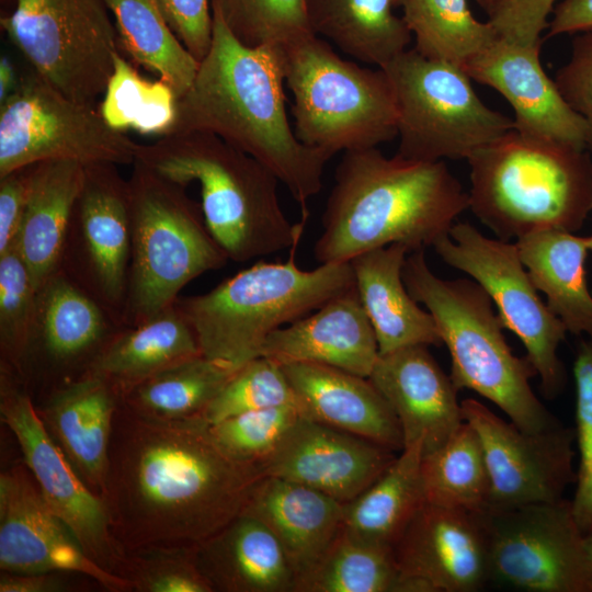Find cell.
<instances>
[{"mask_svg": "<svg viewBox=\"0 0 592 592\" xmlns=\"http://www.w3.org/2000/svg\"><path fill=\"white\" fill-rule=\"evenodd\" d=\"M114 16L118 44L147 70L182 96L193 83L200 61L172 31L155 0H103Z\"/></svg>", "mask_w": 592, "mask_h": 592, "instance_id": "obj_36", "label": "cell"}, {"mask_svg": "<svg viewBox=\"0 0 592 592\" xmlns=\"http://www.w3.org/2000/svg\"><path fill=\"white\" fill-rule=\"evenodd\" d=\"M115 439L104 500L113 525L137 544L195 546L244 509L263 476L229 456L201 415L137 413Z\"/></svg>", "mask_w": 592, "mask_h": 592, "instance_id": "obj_1", "label": "cell"}, {"mask_svg": "<svg viewBox=\"0 0 592 592\" xmlns=\"http://www.w3.org/2000/svg\"><path fill=\"white\" fill-rule=\"evenodd\" d=\"M178 96L158 79L144 78L119 53L107 83L100 113L115 130L133 129L144 135H166L177 116Z\"/></svg>", "mask_w": 592, "mask_h": 592, "instance_id": "obj_40", "label": "cell"}, {"mask_svg": "<svg viewBox=\"0 0 592 592\" xmlns=\"http://www.w3.org/2000/svg\"><path fill=\"white\" fill-rule=\"evenodd\" d=\"M296 247L286 262L259 261L177 305L202 354L236 369L261 356L266 338L355 286L350 262L300 269Z\"/></svg>", "mask_w": 592, "mask_h": 592, "instance_id": "obj_7", "label": "cell"}, {"mask_svg": "<svg viewBox=\"0 0 592 592\" xmlns=\"http://www.w3.org/2000/svg\"><path fill=\"white\" fill-rule=\"evenodd\" d=\"M468 192L444 161L386 157L378 148L343 152L314 246L320 263L349 262L401 243L433 247L468 209Z\"/></svg>", "mask_w": 592, "mask_h": 592, "instance_id": "obj_3", "label": "cell"}, {"mask_svg": "<svg viewBox=\"0 0 592 592\" xmlns=\"http://www.w3.org/2000/svg\"><path fill=\"white\" fill-rule=\"evenodd\" d=\"M282 49L294 130L304 145L332 158L397 137L396 96L382 68L340 57L317 35Z\"/></svg>", "mask_w": 592, "mask_h": 592, "instance_id": "obj_9", "label": "cell"}, {"mask_svg": "<svg viewBox=\"0 0 592 592\" xmlns=\"http://www.w3.org/2000/svg\"><path fill=\"white\" fill-rule=\"evenodd\" d=\"M409 252L407 246L392 243L349 261L379 354L410 345L442 344L432 315L418 305L405 285L402 269Z\"/></svg>", "mask_w": 592, "mask_h": 592, "instance_id": "obj_29", "label": "cell"}, {"mask_svg": "<svg viewBox=\"0 0 592 592\" xmlns=\"http://www.w3.org/2000/svg\"><path fill=\"white\" fill-rule=\"evenodd\" d=\"M585 550L588 555L590 571H591V578H592V532L585 534Z\"/></svg>", "mask_w": 592, "mask_h": 592, "instance_id": "obj_54", "label": "cell"}, {"mask_svg": "<svg viewBox=\"0 0 592 592\" xmlns=\"http://www.w3.org/2000/svg\"><path fill=\"white\" fill-rule=\"evenodd\" d=\"M555 82L566 102L583 118L585 149L592 157V31L574 37L570 57L557 70Z\"/></svg>", "mask_w": 592, "mask_h": 592, "instance_id": "obj_46", "label": "cell"}, {"mask_svg": "<svg viewBox=\"0 0 592 592\" xmlns=\"http://www.w3.org/2000/svg\"><path fill=\"white\" fill-rule=\"evenodd\" d=\"M103 0H16L1 26L43 79L94 106L114 71L118 36Z\"/></svg>", "mask_w": 592, "mask_h": 592, "instance_id": "obj_11", "label": "cell"}, {"mask_svg": "<svg viewBox=\"0 0 592 592\" xmlns=\"http://www.w3.org/2000/svg\"><path fill=\"white\" fill-rule=\"evenodd\" d=\"M20 79L12 61L8 56L0 58V104H2L18 88Z\"/></svg>", "mask_w": 592, "mask_h": 592, "instance_id": "obj_53", "label": "cell"}, {"mask_svg": "<svg viewBox=\"0 0 592 592\" xmlns=\"http://www.w3.org/2000/svg\"><path fill=\"white\" fill-rule=\"evenodd\" d=\"M132 166V254L124 327L151 319L173 305L186 284L229 260L186 186L138 160Z\"/></svg>", "mask_w": 592, "mask_h": 592, "instance_id": "obj_8", "label": "cell"}, {"mask_svg": "<svg viewBox=\"0 0 592 592\" xmlns=\"http://www.w3.org/2000/svg\"><path fill=\"white\" fill-rule=\"evenodd\" d=\"M185 48L201 61L213 38L210 0H155Z\"/></svg>", "mask_w": 592, "mask_h": 592, "instance_id": "obj_49", "label": "cell"}, {"mask_svg": "<svg viewBox=\"0 0 592 592\" xmlns=\"http://www.w3.org/2000/svg\"><path fill=\"white\" fill-rule=\"evenodd\" d=\"M138 148L94 106L69 99L34 70L0 104V177L46 160L133 164Z\"/></svg>", "mask_w": 592, "mask_h": 592, "instance_id": "obj_12", "label": "cell"}, {"mask_svg": "<svg viewBox=\"0 0 592 592\" xmlns=\"http://www.w3.org/2000/svg\"><path fill=\"white\" fill-rule=\"evenodd\" d=\"M198 355L196 337L174 303L144 323L119 329L83 375L103 379L121 397L158 372Z\"/></svg>", "mask_w": 592, "mask_h": 592, "instance_id": "obj_31", "label": "cell"}, {"mask_svg": "<svg viewBox=\"0 0 592 592\" xmlns=\"http://www.w3.org/2000/svg\"><path fill=\"white\" fill-rule=\"evenodd\" d=\"M469 209L502 240L578 231L592 212V157L515 129L473 153Z\"/></svg>", "mask_w": 592, "mask_h": 592, "instance_id": "obj_5", "label": "cell"}, {"mask_svg": "<svg viewBox=\"0 0 592 592\" xmlns=\"http://www.w3.org/2000/svg\"><path fill=\"white\" fill-rule=\"evenodd\" d=\"M447 265L466 273L489 295L504 328L526 350L546 398H555L566 383L558 348L568 332L534 286L517 247L482 235L468 221L455 223L449 235L433 246Z\"/></svg>", "mask_w": 592, "mask_h": 592, "instance_id": "obj_13", "label": "cell"}, {"mask_svg": "<svg viewBox=\"0 0 592 592\" xmlns=\"http://www.w3.org/2000/svg\"><path fill=\"white\" fill-rule=\"evenodd\" d=\"M123 326L58 270L38 288L24 380L43 364L80 377Z\"/></svg>", "mask_w": 592, "mask_h": 592, "instance_id": "obj_23", "label": "cell"}, {"mask_svg": "<svg viewBox=\"0 0 592 592\" xmlns=\"http://www.w3.org/2000/svg\"><path fill=\"white\" fill-rule=\"evenodd\" d=\"M306 5L315 35L377 68L407 50L413 37L394 13L396 0H306Z\"/></svg>", "mask_w": 592, "mask_h": 592, "instance_id": "obj_33", "label": "cell"}, {"mask_svg": "<svg viewBox=\"0 0 592 592\" xmlns=\"http://www.w3.org/2000/svg\"><path fill=\"white\" fill-rule=\"evenodd\" d=\"M551 13L546 37L592 31V0H561Z\"/></svg>", "mask_w": 592, "mask_h": 592, "instance_id": "obj_51", "label": "cell"}, {"mask_svg": "<svg viewBox=\"0 0 592 592\" xmlns=\"http://www.w3.org/2000/svg\"><path fill=\"white\" fill-rule=\"evenodd\" d=\"M189 550L213 591L294 592L296 577L278 540L244 512Z\"/></svg>", "mask_w": 592, "mask_h": 592, "instance_id": "obj_27", "label": "cell"}, {"mask_svg": "<svg viewBox=\"0 0 592 592\" xmlns=\"http://www.w3.org/2000/svg\"><path fill=\"white\" fill-rule=\"evenodd\" d=\"M543 42L521 44L498 35L462 68L471 80L504 96L513 109L517 133L585 149L583 118L566 102L540 64Z\"/></svg>", "mask_w": 592, "mask_h": 592, "instance_id": "obj_21", "label": "cell"}, {"mask_svg": "<svg viewBox=\"0 0 592 592\" xmlns=\"http://www.w3.org/2000/svg\"><path fill=\"white\" fill-rule=\"evenodd\" d=\"M0 415L14 434L25 464L50 509L70 527L86 553L112 571L118 551L104 500L94 494L35 410L26 383L0 369Z\"/></svg>", "mask_w": 592, "mask_h": 592, "instance_id": "obj_16", "label": "cell"}, {"mask_svg": "<svg viewBox=\"0 0 592 592\" xmlns=\"http://www.w3.org/2000/svg\"><path fill=\"white\" fill-rule=\"evenodd\" d=\"M242 512L261 521L273 533L297 579L317 562L342 531L344 504L310 487L262 476Z\"/></svg>", "mask_w": 592, "mask_h": 592, "instance_id": "obj_26", "label": "cell"}, {"mask_svg": "<svg viewBox=\"0 0 592 592\" xmlns=\"http://www.w3.org/2000/svg\"><path fill=\"white\" fill-rule=\"evenodd\" d=\"M477 4L482 8L486 12L491 7L493 0H475Z\"/></svg>", "mask_w": 592, "mask_h": 592, "instance_id": "obj_55", "label": "cell"}, {"mask_svg": "<svg viewBox=\"0 0 592 592\" xmlns=\"http://www.w3.org/2000/svg\"><path fill=\"white\" fill-rule=\"evenodd\" d=\"M294 592H426L403 576L390 549L364 542L342 528L327 550L295 582Z\"/></svg>", "mask_w": 592, "mask_h": 592, "instance_id": "obj_35", "label": "cell"}, {"mask_svg": "<svg viewBox=\"0 0 592 592\" xmlns=\"http://www.w3.org/2000/svg\"><path fill=\"white\" fill-rule=\"evenodd\" d=\"M296 406L282 365L259 356L240 367L202 413L209 424L248 411Z\"/></svg>", "mask_w": 592, "mask_h": 592, "instance_id": "obj_43", "label": "cell"}, {"mask_svg": "<svg viewBox=\"0 0 592 592\" xmlns=\"http://www.w3.org/2000/svg\"><path fill=\"white\" fill-rule=\"evenodd\" d=\"M522 263L568 332L592 338V294L585 278L587 238L548 229L515 241Z\"/></svg>", "mask_w": 592, "mask_h": 592, "instance_id": "obj_32", "label": "cell"}, {"mask_svg": "<svg viewBox=\"0 0 592 592\" xmlns=\"http://www.w3.org/2000/svg\"><path fill=\"white\" fill-rule=\"evenodd\" d=\"M213 38L195 79L178 99L167 134L210 133L251 156L286 186L308 217V201L322 187L325 153L304 145L285 107L280 47H248L213 11Z\"/></svg>", "mask_w": 592, "mask_h": 592, "instance_id": "obj_2", "label": "cell"}, {"mask_svg": "<svg viewBox=\"0 0 592 592\" xmlns=\"http://www.w3.org/2000/svg\"><path fill=\"white\" fill-rule=\"evenodd\" d=\"M557 0H493L486 12L498 35L521 44L545 39L548 16Z\"/></svg>", "mask_w": 592, "mask_h": 592, "instance_id": "obj_48", "label": "cell"}, {"mask_svg": "<svg viewBox=\"0 0 592 592\" xmlns=\"http://www.w3.org/2000/svg\"><path fill=\"white\" fill-rule=\"evenodd\" d=\"M368 379L394 411L401 428L403 448L420 443L423 455L431 453L464 422L458 390L428 345L379 354Z\"/></svg>", "mask_w": 592, "mask_h": 592, "instance_id": "obj_22", "label": "cell"}, {"mask_svg": "<svg viewBox=\"0 0 592 592\" xmlns=\"http://www.w3.org/2000/svg\"><path fill=\"white\" fill-rule=\"evenodd\" d=\"M421 55L463 66L498 37L490 22H480L467 0H396Z\"/></svg>", "mask_w": 592, "mask_h": 592, "instance_id": "obj_39", "label": "cell"}, {"mask_svg": "<svg viewBox=\"0 0 592 592\" xmlns=\"http://www.w3.org/2000/svg\"><path fill=\"white\" fill-rule=\"evenodd\" d=\"M398 453L369 440L300 417L259 468L345 504L368 488Z\"/></svg>", "mask_w": 592, "mask_h": 592, "instance_id": "obj_20", "label": "cell"}, {"mask_svg": "<svg viewBox=\"0 0 592 592\" xmlns=\"http://www.w3.org/2000/svg\"><path fill=\"white\" fill-rule=\"evenodd\" d=\"M130 254L128 180L113 163L84 166L83 183L69 220L59 270L122 326Z\"/></svg>", "mask_w": 592, "mask_h": 592, "instance_id": "obj_15", "label": "cell"}, {"mask_svg": "<svg viewBox=\"0 0 592 592\" xmlns=\"http://www.w3.org/2000/svg\"><path fill=\"white\" fill-rule=\"evenodd\" d=\"M65 590L61 580L49 573L20 574L5 572L0 578V592H57Z\"/></svg>", "mask_w": 592, "mask_h": 592, "instance_id": "obj_52", "label": "cell"}, {"mask_svg": "<svg viewBox=\"0 0 592 592\" xmlns=\"http://www.w3.org/2000/svg\"><path fill=\"white\" fill-rule=\"evenodd\" d=\"M36 294L37 288L14 246L1 253V367L11 371L23 380L35 317Z\"/></svg>", "mask_w": 592, "mask_h": 592, "instance_id": "obj_42", "label": "cell"}, {"mask_svg": "<svg viewBox=\"0 0 592 592\" xmlns=\"http://www.w3.org/2000/svg\"><path fill=\"white\" fill-rule=\"evenodd\" d=\"M425 502L483 514L490 480L477 433L466 421L439 448L422 456Z\"/></svg>", "mask_w": 592, "mask_h": 592, "instance_id": "obj_38", "label": "cell"}, {"mask_svg": "<svg viewBox=\"0 0 592 592\" xmlns=\"http://www.w3.org/2000/svg\"><path fill=\"white\" fill-rule=\"evenodd\" d=\"M261 356L280 365L319 363L368 377L379 350L354 286L272 332L262 346Z\"/></svg>", "mask_w": 592, "mask_h": 592, "instance_id": "obj_24", "label": "cell"}, {"mask_svg": "<svg viewBox=\"0 0 592 592\" xmlns=\"http://www.w3.org/2000/svg\"><path fill=\"white\" fill-rule=\"evenodd\" d=\"M399 571L426 592H475L489 582L482 514L424 502L391 547Z\"/></svg>", "mask_w": 592, "mask_h": 592, "instance_id": "obj_19", "label": "cell"}, {"mask_svg": "<svg viewBox=\"0 0 592 592\" xmlns=\"http://www.w3.org/2000/svg\"><path fill=\"white\" fill-rule=\"evenodd\" d=\"M396 96L397 155L417 161L468 159L514 129L512 118L488 107L458 65L408 48L382 68Z\"/></svg>", "mask_w": 592, "mask_h": 592, "instance_id": "obj_10", "label": "cell"}, {"mask_svg": "<svg viewBox=\"0 0 592 592\" xmlns=\"http://www.w3.org/2000/svg\"><path fill=\"white\" fill-rule=\"evenodd\" d=\"M585 238H587V246H588L590 252H592V235L588 236Z\"/></svg>", "mask_w": 592, "mask_h": 592, "instance_id": "obj_56", "label": "cell"}, {"mask_svg": "<svg viewBox=\"0 0 592 592\" xmlns=\"http://www.w3.org/2000/svg\"><path fill=\"white\" fill-rule=\"evenodd\" d=\"M282 367L303 418L397 453L403 449L399 422L368 377L319 363H292Z\"/></svg>", "mask_w": 592, "mask_h": 592, "instance_id": "obj_25", "label": "cell"}, {"mask_svg": "<svg viewBox=\"0 0 592 592\" xmlns=\"http://www.w3.org/2000/svg\"><path fill=\"white\" fill-rule=\"evenodd\" d=\"M136 160L178 184H200L204 220L229 260L242 263L299 242L306 219L293 224L287 218L275 174L218 136L166 134L139 144Z\"/></svg>", "mask_w": 592, "mask_h": 592, "instance_id": "obj_4", "label": "cell"}, {"mask_svg": "<svg viewBox=\"0 0 592 592\" xmlns=\"http://www.w3.org/2000/svg\"><path fill=\"white\" fill-rule=\"evenodd\" d=\"M238 369L202 354L143 380L124 392L119 402L137 413L158 418L202 415Z\"/></svg>", "mask_w": 592, "mask_h": 592, "instance_id": "obj_37", "label": "cell"}, {"mask_svg": "<svg viewBox=\"0 0 592 592\" xmlns=\"http://www.w3.org/2000/svg\"><path fill=\"white\" fill-rule=\"evenodd\" d=\"M489 582L523 592H592V578L570 500L482 514Z\"/></svg>", "mask_w": 592, "mask_h": 592, "instance_id": "obj_14", "label": "cell"}, {"mask_svg": "<svg viewBox=\"0 0 592 592\" xmlns=\"http://www.w3.org/2000/svg\"><path fill=\"white\" fill-rule=\"evenodd\" d=\"M33 167L30 164L0 177V254L16 239L30 197Z\"/></svg>", "mask_w": 592, "mask_h": 592, "instance_id": "obj_50", "label": "cell"}, {"mask_svg": "<svg viewBox=\"0 0 592 592\" xmlns=\"http://www.w3.org/2000/svg\"><path fill=\"white\" fill-rule=\"evenodd\" d=\"M231 34L248 47L284 48L308 36L306 0H210Z\"/></svg>", "mask_w": 592, "mask_h": 592, "instance_id": "obj_41", "label": "cell"}, {"mask_svg": "<svg viewBox=\"0 0 592 592\" xmlns=\"http://www.w3.org/2000/svg\"><path fill=\"white\" fill-rule=\"evenodd\" d=\"M464 421L480 441L490 480V510L563 499L576 482L574 429L558 425L543 432L523 431L487 406L468 398Z\"/></svg>", "mask_w": 592, "mask_h": 592, "instance_id": "obj_17", "label": "cell"}, {"mask_svg": "<svg viewBox=\"0 0 592 592\" xmlns=\"http://www.w3.org/2000/svg\"><path fill=\"white\" fill-rule=\"evenodd\" d=\"M300 417L296 406L272 407L232 415L210 431L229 456L259 467Z\"/></svg>", "mask_w": 592, "mask_h": 592, "instance_id": "obj_44", "label": "cell"}, {"mask_svg": "<svg viewBox=\"0 0 592 592\" xmlns=\"http://www.w3.org/2000/svg\"><path fill=\"white\" fill-rule=\"evenodd\" d=\"M576 384L574 439L579 462L572 511L580 530L592 532V338L582 341L573 363Z\"/></svg>", "mask_w": 592, "mask_h": 592, "instance_id": "obj_45", "label": "cell"}, {"mask_svg": "<svg viewBox=\"0 0 592 592\" xmlns=\"http://www.w3.org/2000/svg\"><path fill=\"white\" fill-rule=\"evenodd\" d=\"M0 568L20 574L71 571L110 590L134 582L95 562L23 469L0 475Z\"/></svg>", "mask_w": 592, "mask_h": 592, "instance_id": "obj_18", "label": "cell"}, {"mask_svg": "<svg viewBox=\"0 0 592 592\" xmlns=\"http://www.w3.org/2000/svg\"><path fill=\"white\" fill-rule=\"evenodd\" d=\"M119 395L103 379L82 375L50 391L44 419L77 473L104 494Z\"/></svg>", "mask_w": 592, "mask_h": 592, "instance_id": "obj_28", "label": "cell"}, {"mask_svg": "<svg viewBox=\"0 0 592 592\" xmlns=\"http://www.w3.org/2000/svg\"><path fill=\"white\" fill-rule=\"evenodd\" d=\"M420 443L405 447L362 493L344 504L343 530L372 545L390 549L425 502Z\"/></svg>", "mask_w": 592, "mask_h": 592, "instance_id": "obj_34", "label": "cell"}, {"mask_svg": "<svg viewBox=\"0 0 592 592\" xmlns=\"http://www.w3.org/2000/svg\"><path fill=\"white\" fill-rule=\"evenodd\" d=\"M402 278L414 300L432 315L449 352L451 378L457 390L470 389L500 408L523 431L543 432L560 422L534 394L536 376L516 356L486 291L474 280H444L430 269L424 249L408 253Z\"/></svg>", "mask_w": 592, "mask_h": 592, "instance_id": "obj_6", "label": "cell"}, {"mask_svg": "<svg viewBox=\"0 0 592 592\" xmlns=\"http://www.w3.org/2000/svg\"><path fill=\"white\" fill-rule=\"evenodd\" d=\"M160 548V547H159ZM157 554L145 559L137 587L149 592H213L196 569L189 548L173 547L170 554Z\"/></svg>", "mask_w": 592, "mask_h": 592, "instance_id": "obj_47", "label": "cell"}, {"mask_svg": "<svg viewBox=\"0 0 592 592\" xmlns=\"http://www.w3.org/2000/svg\"><path fill=\"white\" fill-rule=\"evenodd\" d=\"M83 178L84 166L77 161L34 163L30 197L13 246L36 288L59 270L66 232Z\"/></svg>", "mask_w": 592, "mask_h": 592, "instance_id": "obj_30", "label": "cell"}]
</instances>
